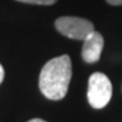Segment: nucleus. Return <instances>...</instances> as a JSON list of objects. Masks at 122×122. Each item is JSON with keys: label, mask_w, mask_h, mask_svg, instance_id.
I'll return each instance as SVG.
<instances>
[{"label": "nucleus", "mask_w": 122, "mask_h": 122, "mask_svg": "<svg viewBox=\"0 0 122 122\" xmlns=\"http://www.w3.org/2000/svg\"><path fill=\"white\" fill-rule=\"evenodd\" d=\"M72 76L71 59L67 55L47 61L39 77V87L42 95L49 100L57 101L66 96Z\"/></svg>", "instance_id": "nucleus-1"}, {"label": "nucleus", "mask_w": 122, "mask_h": 122, "mask_svg": "<svg viewBox=\"0 0 122 122\" xmlns=\"http://www.w3.org/2000/svg\"><path fill=\"white\" fill-rule=\"evenodd\" d=\"M112 97V84L102 72H95L88 79L87 100L93 108H103Z\"/></svg>", "instance_id": "nucleus-2"}, {"label": "nucleus", "mask_w": 122, "mask_h": 122, "mask_svg": "<svg viewBox=\"0 0 122 122\" xmlns=\"http://www.w3.org/2000/svg\"><path fill=\"white\" fill-rule=\"evenodd\" d=\"M56 30L62 34L64 36H67L74 40H82L91 34L93 29V24L90 20L75 18V16H62L55 21Z\"/></svg>", "instance_id": "nucleus-3"}, {"label": "nucleus", "mask_w": 122, "mask_h": 122, "mask_svg": "<svg viewBox=\"0 0 122 122\" xmlns=\"http://www.w3.org/2000/svg\"><path fill=\"white\" fill-rule=\"evenodd\" d=\"M103 49V37L97 31H92L85 40L82 46V59L87 64H93L100 60Z\"/></svg>", "instance_id": "nucleus-4"}, {"label": "nucleus", "mask_w": 122, "mask_h": 122, "mask_svg": "<svg viewBox=\"0 0 122 122\" xmlns=\"http://www.w3.org/2000/svg\"><path fill=\"white\" fill-rule=\"evenodd\" d=\"M18 1L26 3V4H36V5H52L57 0H18Z\"/></svg>", "instance_id": "nucleus-5"}, {"label": "nucleus", "mask_w": 122, "mask_h": 122, "mask_svg": "<svg viewBox=\"0 0 122 122\" xmlns=\"http://www.w3.org/2000/svg\"><path fill=\"white\" fill-rule=\"evenodd\" d=\"M111 5H122V0H106Z\"/></svg>", "instance_id": "nucleus-6"}, {"label": "nucleus", "mask_w": 122, "mask_h": 122, "mask_svg": "<svg viewBox=\"0 0 122 122\" xmlns=\"http://www.w3.org/2000/svg\"><path fill=\"white\" fill-rule=\"evenodd\" d=\"M4 76H5V71H4V67L1 66V64H0V84L3 82V80H4Z\"/></svg>", "instance_id": "nucleus-7"}, {"label": "nucleus", "mask_w": 122, "mask_h": 122, "mask_svg": "<svg viewBox=\"0 0 122 122\" xmlns=\"http://www.w3.org/2000/svg\"><path fill=\"white\" fill-rule=\"evenodd\" d=\"M27 122H46V121H44V120H41V118H32V120L27 121Z\"/></svg>", "instance_id": "nucleus-8"}]
</instances>
